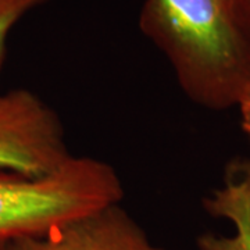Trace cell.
I'll use <instances>...</instances> for the list:
<instances>
[{
  "instance_id": "1",
  "label": "cell",
  "mask_w": 250,
  "mask_h": 250,
  "mask_svg": "<svg viewBox=\"0 0 250 250\" xmlns=\"http://www.w3.org/2000/svg\"><path fill=\"white\" fill-rule=\"evenodd\" d=\"M139 28L199 106L236 107L250 88V43L233 0H145Z\"/></svg>"
},
{
  "instance_id": "4",
  "label": "cell",
  "mask_w": 250,
  "mask_h": 250,
  "mask_svg": "<svg viewBox=\"0 0 250 250\" xmlns=\"http://www.w3.org/2000/svg\"><path fill=\"white\" fill-rule=\"evenodd\" d=\"M6 250H164L149 241L120 203L103 206L39 235L6 242Z\"/></svg>"
},
{
  "instance_id": "8",
  "label": "cell",
  "mask_w": 250,
  "mask_h": 250,
  "mask_svg": "<svg viewBox=\"0 0 250 250\" xmlns=\"http://www.w3.org/2000/svg\"><path fill=\"white\" fill-rule=\"evenodd\" d=\"M236 107L239 108V114H241L242 129L250 141V88L242 95Z\"/></svg>"
},
{
  "instance_id": "7",
  "label": "cell",
  "mask_w": 250,
  "mask_h": 250,
  "mask_svg": "<svg viewBox=\"0 0 250 250\" xmlns=\"http://www.w3.org/2000/svg\"><path fill=\"white\" fill-rule=\"evenodd\" d=\"M233 3L242 32L250 43V0H233Z\"/></svg>"
},
{
  "instance_id": "5",
  "label": "cell",
  "mask_w": 250,
  "mask_h": 250,
  "mask_svg": "<svg viewBox=\"0 0 250 250\" xmlns=\"http://www.w3.org/2000/svg\"><path fill=\"white\" fill-rule=\"evenodd\" d=\"M218 215L235 225L233 236H215L207 233L199 239L200 250H250V192L235 190L227 195L218 206Z\"/></svg>"
},
{
  "instance_id": "6",
  "label": "cell",
  "mask_w": 250,
  "mask_h": 250,
  "mask_svg": "<svg viewBox=\"0 0 250 250\" xmlns=\"http://www.w3.org/2000/svg\"><path fill=\"white\" fill-rule=\"evenodd\" d=\"M52 0H0V70L6 56V45L11 29L28 13Z\"/></svg>"
},
{
  "instance_id": "9",
  "label": "cell",
  "mask_w": 250,
  "mask_h": 250,
  "mask_svg": "<svg viewBox=\"0 0 250 250\" xmlns=\"http://www.w3.org/2000/svg\"><path fill=\"white\" fill-rule=\"evenodd\" d=\"M6 242L7 241H0V250H6Z\"/></svg>"
},
{
  "instance_id": "3",
  "label": "cell",
  "mask_w": 250,
  "mask_h": 250,
  "mask_svg": "<svg viewBox=\"0 0 250 250\" xmlns=\"http://www.w3.org/2000/svg\"><path fill=\"white\" fill-rule=\"evenodd\" d=\"M57 113L36 93H0V171L42 178L70 160Z\"/></svg>"
},
{
  "instance_id": "2",
  "label": "cell",
  "mask_w": 250,
  "mask_h": 250,
  "mask_svg": "<svg viewBox=\"0 0 250 250\" xmlns=\"http://www.w3.org/2000/svg\"><path fill=\"white\" fill-rule=\"evenodd\" d=\"M123 182L106 161L71 156L42 178L0 171V241L47 232L103 206L120 203Z\"/></svg>"
}]
</instances>
